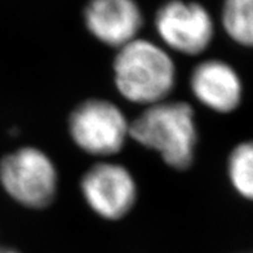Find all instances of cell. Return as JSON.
<instances>
[{
    "label": "cell",
    "instance_id": "obj_1",
    "mask_svg": "<svg viewBox=\"0 0 253 253\" xmlns=\"http://www.w3.org/2000/svg\"><path fill=\"white\" fill-rule=\"evenodd\" d=\"M129 137L153 150L176 170H186L197 155L199 132L195 111L185 101H162L145 107L130 122Z\"/></svg>",
    "mask_w": 253,
    "mask_h": 253
},
{
    "label": "cell",
    "instance_id": "obj_2",
    "mask_svg": "<svg viewBox=\"0 0 253 253\" xmlns=\"http://www.w3.org/2000/svg\"><path fill=\"white\" fill-rule=\"evenodd\" d=\"M114 84L128 102L147 107L166 101L176 85V65L163 47L137 39L118 49L113 61Z\"/></svg>",
    "mask_w": 253,
    "mask_h": 253
},
{
    "label": "cell",
    "instance_id": "obj_3",
    "mask_svg": "<svg viewBox=\"0 0 253 253\" xmlns=\"http://www.w3.org/2000/svg\"><path fill=\"white\" fill-rule=\"evenodd\" d=\"M0 186L17 204L44 210L53 203L58 190L56 164L38 147H20L0 159Z\"/></svg>",
    "mask_w": 253,
    "mask_h": 253
},
{
    "label": "cell",
    "instance_id": "obj_4",
    "mask_svg": "<svg viewBox=\"0 0 253 253\" xmlns=\"http://www.w3.org/2000/svg\"><path fill=\"white\" fill-rule=\"evenodd\" d=\"M67 128L80 150L92 157L109 158L124 147L130 122L113 101L88 98L71 111Z\"/></svg>",
    "mask_w": 253,
    "mask_h": 253
},
{
    "label": "cell",
    "instance_id": "obj_5",
    "mask_svg": "<svg viewBox=\"0 0 253 253\" xmlns=\"http://www.w3.org/2000/svg\"><path fill=\"white\" fill-rule=\"evenodd\" d=\"M80 193L93 213L103 220L119 221L136 206L138 186L126 167L102 160L84 172Z\"/></svg>",
    "mask_w": 253,
    "mask_h": 253
},
{
    "label": "cell",
    "instance_id": "obj_6",
    "mask_svg": "<svg viewBox=\"0 0 253 253\" xmlns=\"http://www.w3.org/2000/svg\"><path fill=\"white\" fill-rule=\"evenodd\" d=\"M154 25L164 45L185 56L203 53L214 37L213 18L197 1H166L157 10Z\"/></svg>",
    "mask_w": 253,
    "mask_h": 253
},
{
    "label": "cell",
    "instance_id": "obj_7",
    "mask_svg": "<svg viewBox=\"0 0 253 253\" xmlns=\"http://www.w3.org/2000/svg\"><path fill=\"white\" fill-rule=\"evenodd\" d=\"M84 24L98 42L119 49L137 39L143 16L136 0H89Z\"/></svg>",
    "mask_w": 253,
    "mask_h": 253
},
{
    "label": "cell",
    "instance_id": "obj_8",
    "mask_svg": "<svg viewBox=\"0 0 253 253\" xmlns=\"http://www.w3.org/2000/svg\"><path fill=\"white\" fill-rule=\"evenodd\" d=\"M193 96L207 109L218 114L237 110L243 97V84L231 65L222 60H204L191 71Z\"/></svg>",
    "mask_w": 253,
    "mask_h": 253
},
{
    "label": "cell",
    "instance_id": "obj_9",
    "mask_svg": "<svg viewBox=\"0 0 253 253\" xmlns=\"http://www.w3.org/2000/svg\"><path fill=\"white\" fill-rule=\"evenodd\" d=\"M221 22L235 43L253 47V0H223Z\"/></svg>",
    "mask_w": 253,
    "mask_h": 253
},
{
    "label": "cell",
    "instance_id": "obj_10",
    "mask_svg": "<svg viewBox=\"0 0 253 253\" xmlns=\"http://www.w3.org/2000/svg\"><path fill=\"white\" fill-rule=\"evenodd\" d=\"M227 174L237 193L253 202V141L240 142L231 150Z\"/></svg>",
    "mask_w": 253,
    "mask_h": 253
},
{
    "label": "cell",
    "instance_id": "obj_11",
    "mask_svg": "<svg viewBox=\"0 0 253 253\" xmlns=\"http://www.w3.org/2000/svg\"><path fill=\"white\" fill-rule=\"evenodd\" d=\"M0 253H20V252L16 250H13V248H9V247L0 246Z\"/></svg>",
    "mask_w": 253,
    "mask_h": 253
}]
</instances>
